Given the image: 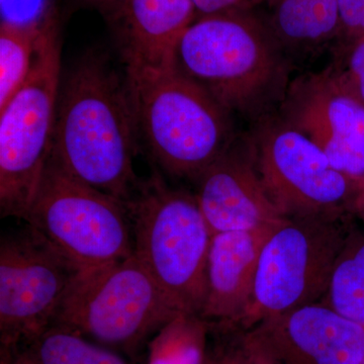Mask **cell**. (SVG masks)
<instances>
[{
	"instance_id": "e0dca14e",
	"label": "cell",
	"mask_w": 364,
	"mask_h": 364,
	"mask_svg": "<svg viewBox=\"0 0 364 364\" xmlns=\"http://www.w3.org/2000/svg\"><path fill=\"white\" fill-rule=\"evenodd\" d=\"M51 11L38 18L0 23V109L25 85L37 58Z\"/></svg>"
},
{
	"instance_id": "9c48e42d",
	"label": "cell",
	"mask_w": 364,
	"mask_h": 364,
	"mask_svg": "<svg viewBox=\"0 0 364 364\" xmlns=\"http://www.w3.org/2000/svg\"><path fill=\"white\" fill-rule=\"evenodd\" d=\"M249 152L284 217L356 215L364 181L335 168L325 153L282 117H263Z\"/></svg>"
},
{
	"instance_id": "ba28073f",
	"label": "cell",
	"mask_w": 364,
	"mask_h": 364,
	"mask_svg": "<svg viewBox=\"0 0 364 364\" xmlns=\"http://www.w3.org/2000/svg\"><path fill=\"white\" fill-rule=\"evenodd\" d=\"M23 221L83 270L134 254L124 203L78 181L52 156Z\"/></svg>"
},
{
	"instance_id": "4fadbf2b",
	"label": "cell",
	"mask_w": 364,
	"mask_h": 364,
	"mask_svg": "<svg viewBox=\"0 0 364 364\" xmlns=\"http://www.w3.org/2000/svg\"><path fill=\"white\" fill-rule=\"evenodd\" d=\"M196 198L212 234L286 221L268 196L250 152L229 148L196 179Z\"/></svg>"
},
{
	"instance_id": "6da1fadb",
	"label": "cell",
	"mask_w": 364,
	"mask_h": 364,
	"mask_svg": "<svg viewBox=\"0 0 364 364\" xmlns=\"http://www.w3.org/2000/svg\"><path fill=\"white\" fill-rule=\"evenodd\" d=\"M138 135L126 76L102 53L86 54L60 88L51 156L78 181L127 203L141 182Z\"/></svg>"
},
{
	"instance_id": "3957f363",
	"label": "cell",
	"mask_w": 364,
	"mask_h": 364,
	"mask_svg": "<svg viewBox=\"0 0 364 364\" xmlns=\"http://www.w3.org/2000/svg\"><path fill=\"white\" fill-rule=\"evenodd\" d=\"M124 205L136 257L179 316L200 317L213 234L196 196L170 188L154 174Z\"/></svg>"
},
{
	"instance_id": "8fae6325",
	"label": "cell",
	"mask_w": 364,
	"mask_h": 364,
	"mask_svg": "<svg viewBox=\"0 0 364 364\" xmlns=\"http://www.w3.org/2000/svg\"><path fill=\"white\" fill-rule=\"evenodd\" d=\"M282 105L284 122L317 145L335 168L364 181V105L334 66L296 79Z\"/></svg>"
},
{
	"instance_id": "603a6c76",
	"label": "cell",
	"mask_w": 364,
	"mask_h": 364,
	"mask_svg": "<svg viewBox=\"0 0 364 364\" xmlns=\"http://www.w3.org/2000/svg\"><path fill=\"white\" fill-rule=\"evenodd\" d=\"M340 33L353 41L364 38V0H339Z\"/></svg>"
},
{
	"instance_id": "cb8c5ba5",
	"label": "cell",
	"mask_w": 364,
	"mask_h": 364,
	"mask_svg": "<svg viewBox=\"0 0 364 364\" xmlns=\"http://www.w3.org/2000/svg\"><path fill=\"white\" fill-rule=\"evenodd\" d=\"M267 0H193L196 18L230 11H254Z\"/></svg>"
},
{
	"instance_id": "d4e9b609",
	"label": "cell",
	"mask_w": 364,
	"mask_h": 364,
	"mask_svg": "<svg viewBox=\"0 0 364 364\" xmlns=\"http://www.w3.org/2000/svg\"><path fill=\"white\" fill-rule=\"evenodd\" d=\"M128 2L129 0H105V6L100 13L112 26L121 18Z\"/></svg>"
},
{
	"instance_id": "30bf717a",
	"label": "cell",
	"mask_w": 364,
	"mask_h": 364,
	"mask_svg": "<svg viewBox=\"0 0 364 364\" xmlns=\"http://www.w3.org/2000/svg\"><path fill=\"white\" fill-rule=\"evenodd\" d=\"M28 226L0 241V343L18 347L54 323L82 272Z\"/></svg>"
},
{
	"instance_id": "277c9868",
	"label": "cell",
	"mask_w": 364,
	"mask_h": 364,
	"mask_svg": "<svg viewBox=\"0 0 364 364\" xmlns=\"http://www.w3.org/2000/svg\"><path fill=\"white\" fill-rule=\"evenodd\" d=\"M177 317L134 253L79 273L53 324L136 360L150 340Z\"/></svg>"
},
{
	"instance_id": "44dd1931",
	"label": "cell",
	"mask_w": 364,
	"mask_h": 364,
	"mask_svg": "<svg viewBox=\"0 0 364 364\" xmlns=\"http://www.w3.org/2000/svg\"><path fill=\"white\" fill-rule=\"evenodd\" d=\"M217 326L221 343L208 349L205 364H256L247 331L231 325Z\"/></svg>"
},
{
	"instance_id": "4dcf8cb0",
	"label": "cell",
	"mask_w": 364,
	"mask_h": 364,
	"mask_svg": "<svg viewBox=\"0 0 364 364\" xmlns=\"http://www.w3.org/2000/svg\"><path fill=\"white\" fill-rule=\"evenodd\" d=\"M359 364H364V358L363 359V361H361V363Z\"/></svg>"
},
{
	"instance_id": "ffe728a7",
	"label": "cell",
	"mask_w": 364,
	"mask_h": 364,
	"mask_svg": "<svg viewBox=\"0 0 364 364\" xmlns=\"http://www.w3.org/2000/svg\"><path fill=\"white\" fill-rule=\"evenodd\" d=\"M208 323L179 316L150 340L147 364H205Z\"/></svg>"
},
{
	"instance_id": "5b68a950",
	"label": "cell",
	"mask_w": 364,
	"mask_h": 364,
	"mask_svg": "<svg viewBox=\"0 0 364 364\" xmlns=\"http://www.w3.org/2000/svg\"><path fill=\"white\" fill-rule=\"evenodd\" d=\"M130 92L139 134L169 176L196 179L233 144L231 114L176 69Z\"/></svg>"
},
{
	"instance_id": "52a82bcc",
	"label": "cell",
	"mask_w": 364,
	"mask_h": 364,
	"mask_svg": "<svg viewBox=\"0 0 364 364\" xmlns=\"http://www.w3.org/2000/svg\"><path fill=\"white\" fill-rule=\"evenodd\" d=\"M356 218H289L282 223L261 250L252 299L237 327L249 331L267 318L321 303Z\"/></svg>"
},
{
	"instance_id": "83f0119b",
	"label": "cell",
	"mask_w": 364,
	"mask_h": 364,
	"mask_svg": "<svg viewBox=\"0 0 364 364\" xmlns=\"http://www.w3.org/2000/svg\"><path fill=\"white\" fill-rule=\"evenodd\" d=\"M355 213L356 217L360 219L361 223H363V227L364 228V191L363 193H361V196H359Z\"/></svg>"
},
{
	"instance_id": "2e32d148",
	"label": "cell",
	"mask_w": 364,
	"mask_h": 364,
	"mask_svg": "<svg viewBox=\"0 0 364 364\" xmlns=\"http://www.w3.org/2000/svg\"><path fill=\"white\" fill-rule=\"evenodd\" d=\"M267 23L282 45L313 47L340 33L339 0H267Z\"/></svg>"
},
{
	"instance_id": "5bb4252c",
	"label": "cell",
	"mask_w": 364,
	"mask_h": 364,
	"mask_svg": "<svg viewBox=\"0 0 364 364\" xmlns=\"http://www.w3.org/2000/svg\"><path fill=\"white\" fill-rule=\"evenodd\" d=\"M196 18L193 0H129L112 26L129 90L173 70L177 45Z\"/></svg>"
},
{
	"instance_id": "7402d4cb",
	"label": "cell",
	"mask_w": 364,
	"mask_h": 364,
	"mask_svg": "<svg viewBox=\"0 0 364 364\" xmlns=\"http://www.w3.org/2000/svg\"><path fill=\"white\" fill-rule=\"evenodd\" d=\"M335 69L352 95L364 105V38L351 42L345 66Z\"/></svg>"
},
{
	"instance_id": "f1b7e54d",
	"label": "cell",
	"mask_w": 364,
	"mask_h": 364,
	"mask_svg": "<svg viewBox=\"0 0 364 364\" xmlns=\"http://www.w3.org/2000/svg\"><path fill=\"white\" fill-rule=\"evenodd\" d=\"M86 4H90L91 6L97 7L100 11H102V7L105 6V0H82Z\"/></svg>"
},
{
	"instance_id": "7c38bea8",
	"label": "cell",
	"mask_w": 364,
	"mask_h": 364,
	"mask_svg": "<svg viewBox=\"0 0 364 364\" xmlns=\"http://www.w3.org/2000/svg\"><path fill=\"white\" fill-rule=\"evenodd\" d=\"M249 334L279 364H359L364 326L323 303L262 321Z\"/></svg>"
},
{
	"instance_id": "ac0fdd59",
	"label": "cell",
	"mask_w": 364,
	"mask_h": 364,
	"mask_svg": "<svg viewBox=\"0 0 364 364\" xmlns=\"http://www.w3.org/2000/svg\"><path fill=\"white\" fill-rule=\"evenodd\" d=\"M13 348L26 364H138L121 352L56 324Z\"/></svg>"
},
{
	"instance_id": "7a4b0ae2",
	"label": "cell",
	"mask_w": 364,
	"mask_h": 364,
	"mask_svg": "<svg viewBox=\"0 0 364 364\" xmlns=\"http://www.w3.org/2000/svg\"><path fill=\"white\" fill-rule=\"evenodd\" d=\"M282 48L254 11L210 14L196 18L182 35L174 69L230 114L262 116L289 88Z\"/></svg>"
},
{
	"instance_id": "8992f818",
	"label": "cell",
	"mask_w": 364,
	"mask_h": 364,
	"mask_svg": "<svg viewBox=\"0 0 364 364\" xmlns=\"http://www.w3.org/2000/svg\"><path fill=\"white\" fill-rule=\"evenodd\" d=\"M61 39L51 11L25 85L0 109V214L25 219L51 157L60 95Z\"/></svg>"
},
{
	"instance_id": "9a60e30c",
	"label": "cell",
	"mask_w": 364,
	"mask_h": 364,
	"mask_svg": "<svg viewBox=\"0 0 364 364\" xmlns=\"http://www.w3.org/2000/svg\"><path fill=\"white\" fill-rule=\"evenodd\" d=\"M279 225L213 235L200 318L212 324H239L252 299L261 250Z\"/></svg>"
},
{
	"instance_id": "d6986e66",
	"label": "cell",
	"mask_w": 364,
	"mask_h": 364,
	"mask_svg": "<svg viewBox=\"0 0 364 364\" xmlns=\"http://www.w3.org/2000/svg\"><path fill=\"white\" fill-rule=\"evenodd\" d=\"M321 303L364 326V228L356 226L347 239Z\"/></svg>"
},
{
	"instance_id": "4316f807",
	"label": "cell",
	"mask_w": 364,
	"mask_h": 364,
	"mask_svg": "<svg viewBox=\"0 0 364 364\" xmlns=\"http://www.w3.org/2000/svg\"><path fill=\"white\" fill-rule=\"evenodd\" d=\"M0 364H26L20 354L13 347L1 346L0 348Z\"/></svg>"
},
{
	"instance_id": "484cf974",
	"label": "cell",
	"mask_w": 364,
	"mask_h": 364,
	"mask_svg": "<svg viewBox=\"0 0 364 364\" xmlns=\"http://www.w3.org/2000/svg\"><path fill=\"white\" fill-rule=\"evenodd\" d=\"M247 336L249 343H250L251 348H252L254 359H255L256 364H279L277 360H274L269 354H267V352L263 350L259 345L256 343L255 340L250 336L248 331Z\"/></svg>"
},
{
	"instance_id": "f546056e",
	"label": "cell",
	"mask_w": 364,
	"mask_h": 364,
	"mask_svg": "<svg viewBox=\"0 0 364 364\" xmlns=\"http://www.w3.org/2000/svg\"><path fill=\"white\" fill-rule=\"evenodd\" d=\"M6 0H1V4H2V6H4V2H6Z\"/></svg>"
}]
</instances>
